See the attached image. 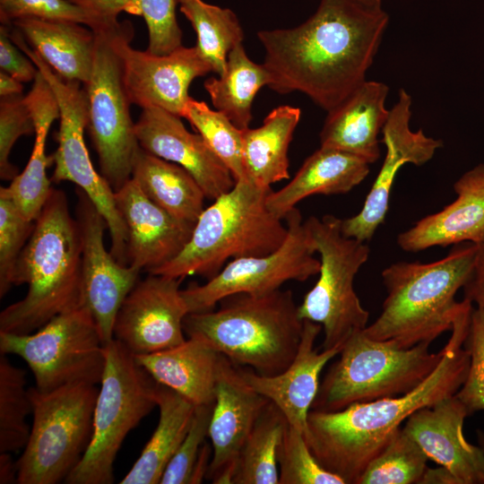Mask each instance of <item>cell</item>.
I'll return each mask as SVG.
<instances>
[{"instance_id":"1","label":"cell","mask_w":484,"mask_h":484,"mask_svg":"<svg viewBox=\"0 0 484 484\" xmlns=\"http://www.w3.org/2000/svg\"><path fill=\"white\" fill-rule=\"evenodd\" d=\"M388 22L382 4L321 0L300 25L259 31L269 87L281 94L302 92L332 110L367 81Z\"/></svg>"},{"instance_id":"2","label":"cell","mask_w":484,"mask_h":484,"mask_svg":"<svg viewBox=\"0 0 484 484\" xmlns=\"http://www.w3.org/2000/svg\"><path fill=\"white\" fill-rule=\"evenodd\" d=\"M472 309V304L462 299L439 363L411 391L336 411H309L305 439L325 470L341 477L345 484H357L367 464L411 414L455 395L470 365L465 341Z\"/></svg>"},{"instance_id":"3","label":"cell","mask_w":484,"mask_h":484,"mask_svg":"<svg viewBox=\"0 0 484 484\" xmlns=\"http://www.w3.org/2000/svg\"><path fill=\"white\" fill-rule=\"evenodd\" d=\"M12 283H26L29 289L0 313V332L29 334L84 305L81 232L64 191L52 189L16 262Z\"/></svg>"},{"instance_id":"4","label":"cell","mask_w":484,"mask_h":484,"mask_svg":"<svg viewBox=\"0 0 484 484\" xmlns=\"http://www.w3.org/2000/svg\"><path fill=\"white\" fill-rule=\"evenodd\" d=\"M217 310L188 313L183 322L188 338L202 341L238 367L263 376L282 372L294 359L304 320L291 290L238 293Z\"/></svg>"},{"instance_id":"5","label":"cell","mask_w":484,"mask_h":484,"mask_svg":"<svg viewBox=\"0 0 484 484\" xmlns=\"http://www.w3.org/2000/svg\"><path fill=\"white\" fill-rule=\"evenodd\" d=\"M477 245L453 246L432 263L397 262L382 272L386 298L377 318L363 333L401 349L431 343L451 331L462 306L455 295L472 270Z\"/></svg>"},{"instance_id":"6","label":"cell","mask_w":484,"mask_h":484,"mask_svg":"<svg viewBox=\"0 0 484 484\" xmlns=\"http://www.w3.org/2000/svg\"><path fill=\"white\" fill-rule=\"evenodd\" d=\"M250 179L234 186L204 208L182 251L151 274L180 279L216 275L229 259L267 255L285 240L288 227L266 201L272 192Z\"/></svg>"},{"instance_id":"7","label":"cell","mask_w":484,"mask_h":484,"mask_svg":"<svg viewBox=\"0 0 484 484\" xmlns=\"http://www.w3.org/2000/svg\"><path fill=\"white\" fill-rule=\"evenodd\" d=\"M429 342L401 349L376 341L363 331L343 344L339 359L320 383L311 410L336 411L351 404L404 394L425 380L439 363L444 349Z\"/></svg>"},{"instance_id":"8","label":"cell","mask_w":484,"mask_h":484,"mask_svg":"<svg viewBox=\"0 0 484 484\" xmlns=\"http://www.w3.org/2000/svg\"><path fill=\"white\" fill-rule=\"evenodd\" d=\"M105 367L93 411L90 445L64 482L111 484L114 462L128 433L155 407L157 382L121 342L104 346Z\"/></svg>"},{"instance_id":"9","label":"cell","mask_w":484,"mask_h":484,"mask_svg":"<svg viewBox=\"0 0 484 484\" xmlns=\"http://www.w3.org/2000/svg\"><path fill=\"white\" fill-rule=\"evenodd\" d=\"M98 392L96 385L85 383L50 392L29 387L33 421L28 442L16 461L17 483L65 480L90 445Z\"/></svg>"},{"instance_id":"10","label":"cell","mask_w":484,"mask_h":484,"mask_svg":"<svg viewBox=\"0 0 484 484\" xmlns=\"http://www.w3.org/2000/svg\"><path fill=\"white\" fill-rule=\"evenodd\" d=\"M341 220L324 215L305 220L320 255V270L317 281L298 309L302 320L321 324L322 350L342 347L350 337L368 325L369 313L354 290V279L370 250L366 242L341 232Z\"/></svg>"},{"instance_id":"11","label":"cell","mask_w":484,"mask_h":484,"mask_svg":"<svg viewBox=\"0 0 484 484\" xmlns=\"http://www.w3.org/2000/svg\"><path fill=\"white\" fill-rule=\"evenodd\" d=\"M0 353L22 358L36 388L50 392L73 384H100L104 343L86 305L62 313L29 334L0 332Z\"/></svg>"},{"instance_id":"12","label":"cell","mask_w":484,"mask_h":484,"mask_svg":"<svg viewBox=\"0 0 484 484\" xmlns=\"http://www.w3.org/2000/svg\"><path fill=\"white\" fill-rule=\"evenodd\" d=\"M123 24L124 21L117 20L93 30L94 63L91 78L84 85L89 101L86 128L99 157L100 175L114 192L131 178L134 159L140 148L117 48V37Z\"/></svg>"},{"instance_id":"13","label":"cell","mask_w":484,"mask_h":484,"mask_svg":"<svg viewBox=\"0 0 484 484\" xmlns=\"http://www.w3.org/2000/svg\"><path fill=\"white\" fill-rule=\"evenodd\" d=\"M16 45L35 64L52 88L59 107L58 143L52 154L55 169L51 181H69L81 188L104 217L110 236V253L122 265H127V229L117 210L115 192L99 174L91 160L83 134L88 122L89 101L81 82L66 81L50 67L22 39Z\"/></svg>"},{"instance_id":"14","label":"cell","mask_w":484,"mask_h":484,"mask_svg":"<svg viewBox=\"0 0 484 484\" xmlns=\"http://www.w3.org/2000/svg\"><path fill=\"white\" fill-rule=\"evenodd\" d=\"M288 234L274 251L228 262L203 285L182 290L189 313L212 310L223 298L238 294H262L281 289L289 281H305L319 273L320 260L298 209L285 217Z\"/></svg>"},{"instance_id":"15","label":"cell","mask_w":484,"mask_h":484,"mask_svg":"<svg viewBox=\"0 0 484 484\" xmlns=\"http://www.w3.org/2000/svg\"><path fill=\"white\" fill-rule=\"evenodd\" d=\"M133 25L128 21L117 37L121 58L123 79L131 104L142 108H158L182 117L184 108L191 99L192 82L212 72L196 46H181L166 55L133 48Z\"/></svg>"},{"instance_id":"16","label":"cell","mask_w":484,"mask_h":484,"mask_svg":"<svg viewBox=\"0 0 484 484\" xmlns=\"http://www.w3.org/2000/svg\"><path fill=\"white\" fill-rule=\"evenodd\" d=\"M181 280L151 274L138 281L117 311L113 335L132 354H150L184 342L189 313Z\"/></svg>"},{"instance_id":"17","label":"cell","mask_w":484,"mask_h":484,"mask_svg":"<svg viewBox=\"0 0 484 484\" xmlns=\"http://www.w3.org/2000/svg\"><path fill=\"white\" fill-rule=\"evenodd\" d=\"M75 218L82 238V282L84 305L98 326L104 346L114 339L118 309L138 281L141 270L120 264L104 245L107 222L91 200L76 188Z\"/></svg>"},{"instance_id":"18","label":"cell","mask_w":484,"mask_h":484,"mask_svg":"<svg viewBox=\"0 0 484 484\" xmlns=\"http://www.w3.org/2000/svg\"><path fill=\"white\" fill-rule=\"evenodd\" d=\"M411 97L401 89L382 129L381 142L385 145L386 154L380 170L359 212L341 220V229L346 237L369 241L385 220L392 187L401 167L408 163L423 165L443 146L441 140L427 136L421 129H411Z\"/></svg>"},{"instance_id":"19","label":"cell","mask_w":484,"mask_h":484,"mask_svg":"<svg viewBox=\"0 0 484 484\" xmlns=\"http://www.w3.org/2000/svg\"><path fill=\"white\" fill-rule=\"evenodd\" d=\"M269 402L242 379L237 366L220 354L208 432L212 457L207 480L214 484H232L238 454Z\"/></svg>"},{"instance_id":"20","label":"cell","mask_w":484,"mask_h":484,"mask_svg":"<svg viewBox=\"0 0 484 484\" xmlns=\"http://www.w3.org/2000/svg\"><path fill=\"white\" fill-rule=\"evenodd\" d=\"M141 148L187 170L214 200L229 191L235 179L200 134L189 132L181 117L158 108H143L134 125Z\"/></svg>"},{"instance_id":"21","label":"cell","mask_w":484,"mask_h":484,"mask_svg":"<svg viewBox=\"0 0 484 484\" xmlns=\"http://www.w3.org/2000/svg\"><path fill=\"white\" fill-rule=\"evenodd\" d=\"M321 324L304 320L299 347L292 362L281 373L263 376L246 367H238L242 379L277 406L290 426L307 431V416L316 397L320 375L325 365L339 355L342 347L319 351L315 341Z\"/></svg>"},{"instance_id":"22","label":"cell","mask_w":484,"mask_h":484,"mask_svg":"<svg viewBox=\"0 0 484 484\" xmlns=\"http://www.w3.org/2000/svg\"><path fill=\"white\" fill-rule=\"evenodd\" d=\"M115 201L127 229L128 265L149 273L175 258L189 241L194 225L158 206L132 177L115 192Z\"/></svg>"},{"instance_id":"23","label":"cell","mask_w":484,"mask_h":484,"mask_svg":"<svg viewBox=\"0 0 484 484\" xmlns=\"http://www.w3.org/2000/svg\"><path fill=\"white\" fill-rule=\"evenodd\" d=\"M468 416L465 406L454 395L417 411L402 428L428 460L448 469L459 484H479L484 455L463 435Z\"/></svg>"},{"instance_id":"24","label":"cell","mask_w":484,"mask_h":484,"mask_svg":"<svg viewBox=\"0 0 484 484\" xmlns=\"http://www.w3.org/2000/svg\"><path fill=\"white\" fill-rule=\"evenodd\" d=\"M455 200L443 210L418 220L399 234L406 252L484 240V163L466 171L454 184Z\"/></svg>"},{"instance_id":"25","label":"cell","mask_w":484,"mask_h":484,"mask_svg":"<svg viewBox=\"0 0 484 484\" xmlns=\"http://www.w3.org/2000/svg\"><path fill=\"white\" fill-rule=\"evenodd\" d=\"M389 88L365 81L340 105L328 111L320 132V146L356 155L369 164L381 155L378 134L387 120Z\"/></svg>"},{"instance_id":"26","label":"cell","mask_w":484,"mask_h":484,"mask_svg":"<svg viewBox=\"0 0 484 484\" xmlns=\"http://www.w3.org/2000/svg\"><path fill=\"white\" fill-rule=\"evenodd\" d=\"M35 125V141L30 160L8 186L0 187V195L9 198L22 215L35 221L48 201L53 187L47 176V168L53 163L46 154L48 134L52 123L59 118V107L48 82L37 79L24 96Z\"/></svg>"},{"instance_id":"27","label":"cell","mask_w":484,"mask_h":484,"mask_svg":"<svg viewBox=\"0 0 484 484\" xmlns=\"http://www.w3.org/2000/svg\"><path fill=\"white\" fill-rule=\"evenodd\" d=\"M11 25L58 76L83 85L88 83L96 48V36L91 29L71 21L34 17L19 18Z\"/></svg>"},{"instance_id":"28","label":"cell","mask_w":484,"mask_h":484,"mask_svg":"<svg viewBox=\"0 0 484 484\" xmlns=\"http://www.w3.org/2000/svg\"><path fill=\"white\" fill-rule=\"evenodd\" d=\"M369 165L356 155L320 146L305 160L289 184L278 191L272 190L267 206L283 220L298 203L310 195L350 192L367 177Z\"/></svg>"},{"instance_id":"29","label":"cell","mask_w":484,"mask_h":484,"mask_svg":"<svg viewBox=\"0 0 484 484\" xmlns=\"http://www.w3.org/2000/svg\"><path fill=\"white\" fill-rule=\"evenodd\" d=\"M134 356L157 383L194 406L214 403L220 354L202 341L188 338L164 350Z\"/></svg>"},{"instance_id":"30","label":"cell","mask_w":484,"mask_h":484,"mask_svg":"<svg viewBox=\"0 0 484 484\" xmlns=\"http://www.w3.org/2000/svg\"><path fill=\"white\" fill-rule=\"evenodd\" d=\"M131 177L153 203L178 220L194 225L204 210L205 194L187 170L141 147Z\"/></svg>"},{"instance_id":"31","label":"cell","mask_w":484,"mask_h":484,"mask_svg":"<svg viewBox=\"0 0 484 484\" xmlns=\"http://www.w3.org/2000/svg\"><path fill=\"white\" fill-rule=\"evenodd\" d=\"M300 116L298 108L282 105L272 109L259 127L243 129V160L248 179L270 187L290 177L288 150Z\"/></svg>"},{"instance_id":"32","label":"cell","mask_w":484,"mask_h":484,"mask_svg":"<svg viewBox=\"0 0 484 484\" xmlns=\"http://www.w3.org/2000/svg\"><path fill=\"white\" fill-rule=\"evenodd\" d=\"M158 425L140 456L120 484H157L186 437L195 406L172 389L157 384Z\"/></svg>"},{"instance_id":"33","label":"cell","mask_w":484,"mask_h":484,"mask_svg":"<svg viewBox=\"0 0 484 484\" xmlns=\"http://www.w3.org/2000/svg\"><path fill=\"white\" fill-rule=\"evenodd\" d=\"M270 83L271 74L265 65L251 60L240 43L229 53L224 73L219 78L207 79L203 86L215 109L243 130L252 120L256 93Z\"/></svg>"},{"instance_id":"34","label":"cell","mask_w":484,"mask_h":484,"mask_svg":"<svg viewBox=\"0 0 484 484\" xmlns=\"http://www.w3.org/2000/svg\"><path fill=\"white\" fill-rule=\"evenodd\" d=\"M288 425L270 402L238 454L232 484H279L278 450Z\"/></svg>"},{"instance_id":"35","label":"cell","mask_w":484,"mask_h":484,"mask_svg":"<svg viewBox=\"0 0 484 484\" xmlns=\"http://www.w3.org/2000/svg\"><path fill=\"white\" fill-rule=\"evenodd\" d=\"M180 12L192 24L196 48L212 72L221 75L230 50L243 42L244 32L237 15L228 8L203 0H178Z\"/></svg>"},{"instance_id":"36","label":"cell","mask_w":484,"mask_h":484,"mask_svg":"<svg viewBox=\"0 0 484 484\" xmlns=\"http://www.w3.org/2000/svg\"><path fill=\"white\" fill-rule=\"evenodd\" d=\"M100 15L117 18L122 12L140 15L148 29L147 51L166 55L182 46L176 8L178 0H70Z\"/></svg>"},{"instance_id":"37","label":"cell","mask_w":484,"mask_h":484,"mask_svg":"<svg viewBox=\"0 0 484 484\" xmlns=\"http://www.w3.org/2000/svg\"><path fill=\"white\" fill-rule=\"evenodd\" d=\"M26 372L0 357V453L22 450L30 428L26 418L31 413Z\"/></svg>"},{"instance_id":"38","label":"cell","mask_w":484,"mask_h":484,"mask_svg":"<svg viewBox=\"0 0 484 484\" xmlns=\"http://www.w3.org/2000/svg\"><path fill=\"white\" fill-rule=\"evenodd\" d=\"M182 117L202 135L229 169L235 182L247 179L243 160L242 129L237 127L221 112L192 98L186 104Z\"/></svg>"},{"instance_id":"39","label":"cell","mask_w":484,"mask_h":484,"mask_svg":"<svg viewBox=\"0 0 484 484\" xmlns=\"http://www.w3.org/2000/svg\"><path fill=\"white\" fill-rule=\"evenodd\" d=\"M428 458L401 428L367 464L357 484L419 483Z\"/></svg>"},{"instance_id":"40","label":"cell","mask_w":484,"mask_h":484,"mask_svg":"<svg viewBox=\"0 0 484 484\" xmlns=\"http://www.w3.org/2000/svg\"><path fill=\"white\" fill-rule=\"evenodd\" d=\"M278 463L279 484H345L317 462L304 434L290 425L279 446Z\"/></svg>"},{"instance_id":"41","label":"cell","mask_w":484,"mask_h":484,"mask_svg":"<svg viewBox=\"0 0 484 484\" xmlns=\"http://www.w3.org/2000/svg\"><path fill=\"white\" fill-rule=\"evenodd\" d=\"M22 17L71 21L97 30L116 21L70 0H0L1 24L11 25Z\"/></svg>"},{"instance_id":"42","label":"cell","mask_w":484,"mask_h":484,"mask_svg":"<svg viewBox=\"0 0 484 484\" xmlns=\"http://www.w3.org/2000/svg\"><path fill=\"white\" fill-rule=\"evenodd\" d=\"M35 221L25 219L7 197L0 195V298L13 287L16 262L27 244Z\"/></svg>"},{"instance_id":"43","label":"cell","mask_w":484,"mask_h":484,"mask_svg":"<svg viewBox=\"0 0 484 484\" xmlns=\"http://www.w3.org/2000/svg\"><path fill=\"white\" fill-rule=\"evenodd\" d=\"M465 347L470 353V365L462 386L455 393L465 406L469 416L484 411V309L473 307Z\"/></svg>"},{"instance_id":"44","label":"cell","mask_w":484,"mask_h":484,"mask_svg":"<svg viewBox=\"0 0 484 484\" xmlns=\"http://www.w3.org/2000/svg\"><path fill=\"white\" fill-rule=\"evenodd\" d=\"M35 134V125L22 94L0 98V177L13 180L18 169L9 157L15 142Z\"/></svg>"},{"instance_id":"45","label":"cell","mask_w":484,"mask_h":484,"mask_svg":"<svg viewBox=\"0 0 484 484\" xmlns=\"http://www.w3.org/2000/svg\"><path fill=\"white\" fill-rule=\"evenodd\" d=\"M213 405L195 406L189 430L169 462L160 484H188L194 462L208 436Z\"/></svg>"},{"instance_id":"46","label":"cell","mask_w":484,"mask_h":484,"mask_svg":"<svg viewBox=\"0 0 484 484\" xmlns=\"http://www.w3.org/2000/svg\"><path fill=\"white\" fill-rule=\"evenodd\" d=\"M0 68L21 82H33L39 69L13 41L10 25L0 26Z\"/></svg>"},{"instance_id":"47","label":"cell","mask_w":484,"mask_h":484,"mask_svg":"<svg viewBox=\"0 0 484 484\" xmlns=\"http://www.w3.org/2000/svg\"><path fill=\"white\" fill-rule=\"evenodd\" d=\"M462 290L463 299L484 309V240L477 245L472 270Z\"/></svg>"},{"instance_id":"48","label":"cell","mask_w":484,"mask_h":484,"mask_svg":"<svg viewBox=\"0 0 484 484\" xmlns=\"http://www.w3.org/2000/svg\"><path fill=\"white\" fill-rule=\"evenodd\" d=\"M212 457V445L205 441L193 467L188 484H200L206 479Z\"/></svg>"},{"instance_id":"49","label":"cell","mask_w":484,"mask_h":484,"mask_svg":"<svg viewBox=\"0 0 484 484\" xmlns=\"http://www.w3.org/2000/svg\"><path fill=\"white\" fill-rule=\"evenodd\" d=\"M419 484H459L456 477L445 467H427Z\"/></svg>"},{"instance_id":"50","label":"cell","mask_w":484,"mask_h":484,"mask_svg":"<svg viewBox=\"0 0 484 484\" xmlns=\"http://www.w3.org/2000/svg\"><path fill=\"white\" fill-rule=\"evenodd\" d=\"M18 468L10 453H0V483L13 484L17 482Z\"/></svg>"},{"instance_id":"51","label":"cell","mask_w":484,"mask_h":484,"mask_svg":"<svg viewBox=\"0 0 484 484\" xmlns=\"http://www.w3.org/2000/svg\"><path fill=\"white\" fill-rule=\"evenodd\" d=\"M22 84L8 73L0 72V97L22 94Z\"/></svg>"},{"instance_id":"52","label":"cell","mask_w":484,"mask_h":484,"mask_svg":"<svg viewBox=\"0 0 484 484\" xmlns=\"http://www.w3.org/2000/svg\"><path fill=\"white\" fill-rule=\"evenodd\" d=\"M476 433H477L478 445L480 447L484 455V431L478 429ZM479 484H484V459H483V463H482L481 470L480 472Z\"/></svg>"},{"instance_id":"53","label":"cell","mask_w":484,"mask_h":484,"mask_svg":"<svg viewBox=\"0 0 484 484\" xmlns=\"http://www.w3.org/2000/svg\"><path fill=\"white\" fill-rule=\"evenodd\" d=\"M367 1H368L370 3H375V4H382L381 0H367Z\"/></svg>"}]
</instances>
